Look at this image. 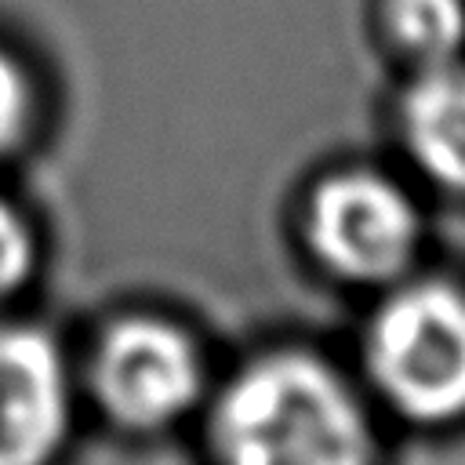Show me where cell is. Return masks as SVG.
I'll return each instance as SVG.
<instances>
[{"mask_svg": "<svg viewBox=\"0 0 465 465\" xmlns=\"http://www.w3.org/2000/svg\"><path fill=\"white\" fill-rule=\"evenodd\" d=\"M222 465H374V432L352 389L302 352L243 367L214 411Z\"/></svg>", "mask_w": 465, "mask_h": 465, "instance_id": "obj_1", "label": "cell"}, {"mask_svg": "<svg viewBox=\"0 0 465 465\" xmlns=\"http://www.w3.org/2000/svg\"><path fill=\"white\" fill-rule=\"evenodd\" d=\"M367 371L381 396L418 421L465 414V294L447 283L389 294L367 331Z\"/></svg>", "mask_w": 465, "mask_h": 465, "instance_id": "obj_2", "label": "cell"}, {"mask_svg": "<svg viewBox=\"0 0 465 465\" xmlns=\"http://www.w3.org/2000/svg\"><path fill=\"white\" fill-rule=\"evenodd\" d=\"M203 367L193 341L153 316H127L102 331L87 385L98 407L131 429L174 421L200 396Z\"/></svg>", "mask_w": 465, "mask_h": 465, "instance_id": "obj_3", "label": "cell"}, {"mask_svg": "<svg viewBox=\"0 0 465 465\" xmlns=\"http://www.w3.org/2000/svg\"><path fill=\"white\" fill-rule=\"evenodd\" d=\"M418 211L403 189L371 171L327 178L309 203L312 251L349 280H389L418 247Z\"/></svg>", "mask_w": 465, "mask_h": 465, "instance_id": "obj_4", "label": "cell"}, {"mask_svg": "<svg viewBox=\"0 0 465 465\" xmlns=\"http://www.w3.org/2000/svg\"><path fill=\"white\" fill-rule=\"evenodd\" d=\"M73 378L58 341L0 320V465H51L69 436Z\"/></svg>", "mask_w": 465, "mask_h": 465, "instance_id": "obj_5", "label": "cell"}, {"mask_svg": "<svg viewBox=\"0 0 465 465\" xmlns=\"http://www.w3.org/2000/svg\"><path fill=\"white\" fill-rule=\"evenodd\" d=\"M403 134L425 174L465 189V69L432 65L407 91Z\"/></svg>", "mask_w": 465, "mask_h": 465, "instance_id": "obj_6", "label": "cell"}, {"mask_svg": "<svg viewBox=\"0 0 465 465\" xmlns=\"http://www.w3.org/2000/svg\"><path fill=\"white\" fill-rule=\"evenodd\" d=\"M389 18L400 44L432 65H443L465 44L461 0H392Z\"/></svg>", "mask_w": 465, "mask_h": 465, "instance_id": "obj_7", "label": "cell"}, {"mask_svg": "<svg viewBox=\"0 0 465 465\" xmlns=\"http://www.w3.org/2000/svg\"><path fill=\"white\" fill-rule=\"evenodd\" d=\"M33 116H36L33 80L25 76L22 62L0 47V160L15 156L25 145L33 131Z\"/></svg>", "mask_w": 465, "mask_h": 465, "instance_id": "obj_8", "label": "cell"}, {"mask_svg": "<svg viewBox=\"0 0 465 465\" xmlns=\"http://www.w3.org/2000/svg\"><path fill=\"white\" fill-rule=\"evenodd\" d=\"M33 269H36V232L29 218L0 193V305L22 294Z\"/></svg>", "mask_w": 465, "mask_h": 465, "instance_id": "obj_9", "label": "cell"}]
</instances>
